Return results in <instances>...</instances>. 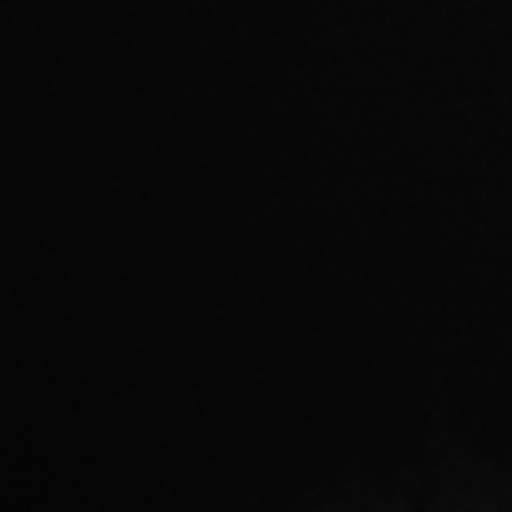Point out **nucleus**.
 I'll list each match as a JSON object with an SVG mask.
<instances>
[]
</instances>
